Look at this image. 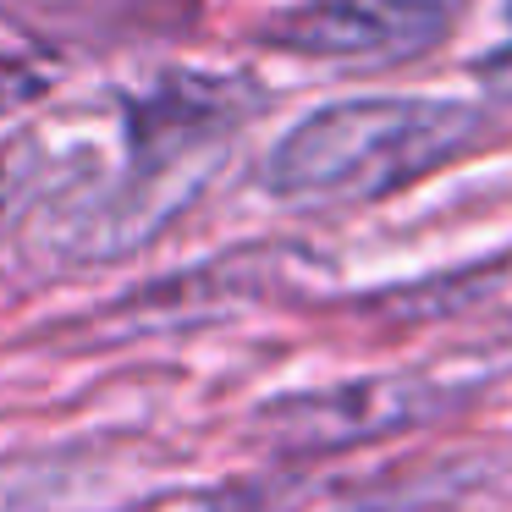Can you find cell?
I'll list each match as a JSON object with an SVG mask.
<instances>
[{"label":"cell","mask_w":512,"mask_h":512,"mask_svg":"<svg viewBox=\"0 0 512 512\" xmlns=\"http://www.w3.org/2000/svg\"><path fill=\"white\" fill-rule=\"evenodd\" d=\"M490 133L485 111L419 94L331 100L287 127L265 160V188L287 204H369L435 177Z\"/></svg>","instance_id":"6da1fadb"},{"label":"cell","mask_w":512,"mask_h":512,"mask_svg":"<svg viewBox=\"0 0 512 512\" xmlns=\"http://www.w3.org/2000/svg\"><path fill=\"white\" fill-rule=\"evenodd\" d=\"M452 386H435L419 375H364L325 391H292L259 413V430L287 452H336L364 446L386 435H408L419 424H435L457 408Z\"/></svg>","instance_id":"7a4b0ae2"},{"label":"cell","mask_w":512,"mask_h":512,"mask_svg":"<svg viewBox=\"0 0 512 512\" xmlns=\"http://www.w3.org/2000/svg\"><path fill=\"white\" fill-rule=\"evenodd\" d=\"M457 23V0H303L265 28V39L314 61H413Z\"/></svg>","instance_id":"3957f363"},{"label":"cell","mask_w":512,"mask_h":512,"mask_svg":"<svg viewBox=\"0 0 512 512\" xmlns=\"http://www.w3.org/2000/svg\"><path fill=\"white\" fill-rule=\"evenodd\" d=\"M34 94H39V78H34V72L6 67V61H0V111H12V105L34 100Z\"/></svg>","instance_id":"277c9868"},{"label":"cell","mask_w":512,"mask_h":512,"mask_svg":"<svg viewBox=\"0 0 512 512\" xmlns=\"http://www.w3.org/2000/svg\"><path fill=\"white\" fill-rule=\"evenodd\" d=\"M479 72H485V83H490L496 94H512V45L501 50V56H490Z\"/></svg>","instance_id":"5b68a950"},{"label":"cell","mask_w":512,"mask_h":512,"mask_svg":"<svg viewBox=\"0 0 512 512\" xmlns=\"http://www.w3.org/2000/svg\"><path fill=\"white\" fill-rule=\"evenodd\" d=\"M0 204H6V171H0Z\"/></svg>","instance_id":"8992f818"},{"label":"cell","mask_w":512,"mask_h":512,"mask_svg":"<svg viewBox=\"0 0 512 512\" xmlns=\"http://www.w3.org/2000/svg\"><path fill=\"white\" fill-rule=\"evenodd\" d=\"M507 23H512V0H507Z\"/></svg>","instance_id":"52a82bcc"}]
</instances>
